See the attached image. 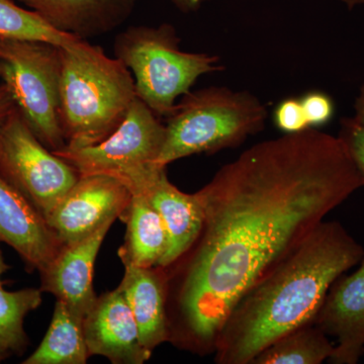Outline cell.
<instances>
[{"mask_svg": "<svg viewBox=\"0 0 364 364\" xmlns=\"http://www.w3.org/2000/svg\"><path fill=\"white\" fill-rule=\"evenodd\" d=\"M363 186L341 139L315 128L256 144L224 165L198 191L203 225L176 293L177 338L214 351L239 299Z\"/></svg>", "mask_w": 364, "mask_h": 364, "instance_id": "1", "label": "cell"}, {"mask_svg": "<svg viewBox=\"0 0 364 364\" xmlns=\"http://www.w3.org/2000/svg\"><path fill=\"white\" fill-rule=\"evenodd\" d=\"M363 254L341 223H321L232 309L215 339V363L251 364L273 342L313 323L330 287Z\"/></svg>", "mask_w": 364, "mask_h": 364, "instance_id": "2", "label": "cell"}, {"mask_svg": "<svg viewBox=\"0 0 364 364\" xmlns=\"http://www.w3.org/2000/svg\"><path fill=\"white\" fill-rule=\"evenodd\" d=\"M60 119L69 148L104 141L117 130L136 97L135 81L121 60L77 39L60 46Z\"/></svg>", "mask_w": 364, "mask_h": 364, "instance_id": "3", "label": "cell"}, {"mask_svg": "<svg viewBox=\"0 0 364 364\" xmlns=\"http://www.w3.org/2000/svg\"><path fill=\"white\" fill-rule=\"evenodd\" d=\"M265 105L248 91L208 87L189 92L167 117L156 160L166 167L181 158L237 147L264 129Z\"/></svg>", "mask_w": 364, "mask_h": 364, "instance_id": "4", "label": "cell"}, {"mask_svg": "<svg viewBox=\"0 0 364 364\" xmlns=\"http://www.w3.org/2000/svg\"><path fill=\"white\" fill-rule=\"evenodd\" d=\"M173 26L127 28L114 41V55L133 74L136 97L158 117H168L177 97L191 91L200 76L221 71L220 58L181 49Z\"/></svg>", "mask_w": 364, "mask_h": 364, "instance_id": "5", "label": "cell"}, {"mask_svg": "<svg viewBox=\"0 0 364 364\" xmlns=\"http://www.w3.org/2000/svg\"><path fill=\"white\" fill-rule=\"evenodd\" d=\"M0 80L41 142L51 151L65 147L60 119V46L0 37Z\"/></svg>", "mask_w": 364, "mask_h": 364, "instance_id": "6", "label": "cell"}, {"mask_svg": "<svg viewBox=\"0 0 364 364\" xmlns=\"http://www.w3.org/2000/svg\"><path fill=\"white\" fill-rule=\"evenodd\" d=\"M0 176L45 220L80 176L41 142L16 107L0 121Z\"/></svg>", "mask_w": 364, "mask_h": 364, "instance_id": "7", "label": "cell"}, {"mask_svg": "<svg viewBox=\"0 0 364 364\" xmlns=\"http://www.w3.org/2000/svg\"><path fill=\"white\" fill-rule=\"evenodd\" d=\"M140 98L136 97L116 131L102 142L83 148L52 151L79 176H109L121 181L156 164L165 136V124Z\"/></svg>", "mask_w": 364, "mask_h": 364, "instance_id": "8", "label": "cell"}, {"mask_svg": "<svg viewBox=\"0 0 364 364\" xmlns=\"http://www.w3.org/2000/svg\"><path fill=\"white\" fill-rule=\"evenodd\" d=\"M132 195L128 188L109 176H81L53 208L46 222L63 246L95 233L105 223L123 220Z\"/></svg>", "mask_w": 364, "mask_h": 364, "instance_id": "9", "label": "cell"}, {"mask_svg": "<svg viewBox=\"0 0 364 364\" xmlns=\"http://www.w3.org/2000/svg\"><path fill=\"white\" fill-rule=\"evenodd\" d=\"M165 168L151 165L119 181L131 193L143 196L161 218L168 240L161 268L174 264L188 252L203 225V208L198 193H182L168 181Z\"/></svg>", "mask_w": 364, "mask_h": 364, "instance_id": "10", "label": "cell"}, {"mask_svg": "<svg viewBox=\"0 0 364 364\" xmlns=\"http://www.w3.org/2000/svg\"><path fill=\"white\" fill-rule=\"evenodd\" d=\"M314 324L336 340L330 363H358L364 353V254L355 272L330 287Z\"/></svg>", "mask_w": 364, "mask_h": 364, "instance_id": "11", "label": "cell"}, {"mask_svg": "<svg viewBox=\"0 0 364 364\" xmlns=\"http://www.w3.org/2000/svg\"><path fill=\"white\" fill-rule=\"evenodd\" d=\"M83 330L90 356L126 364H141L151 358L141 344L138 325L119 289L97 299L83 320Z\"/></svg>", "mask_w": 364, "mask_h": 364, "instance_id": "12", "label": "cell"}, {"mask_svg": "<svg viewBox=\"0 0 364 364\" xmlns=\"http://www.w3.org/2000/svg\"><path fill=\"white\" fill-rule=\"evenodd\" d=\"M0 242L14 248L28 270L40 272L63 247L40 213L1 176Z\"/></svg>", "mask_w": 364, "mask_h": 364, "instance_id": "13", "label": "cell"}, {"mask_svg": "<svg viewBox=\"0 0 364 364\" xmlns=\"http://www.w3.org/2000/svg\"><path fill=\"white\" fill-rule=\"evenodd\" d=\"M105 223L90 236L72 245L63 246L41 273L42 291H48L85 318L97 296L92 287L95 259L112 223Z\"/></svg>", "mask_w": 364, "mask_h": 364, "instance_id": "14", "label": "cell"}, {"mask_svg": "<svg viewBox=\"0 0 364 364\" xmlns=\"http://www.w3.org/2000/svg\"><path fill=\"white\" fill-rule=\"evenodd\" d=\"M59 32L79 39L112 32L130 18L138 0H20Z\"/></svg>", "mask_w": 364, "mask_h": 364, "instance_id": "15", "label": "cell"}, {"mask_svg": "<svg viewBox=\"0 0 364 364\" xmlns=\"http://www.w3.org/2000/svg\"><path fill=\"white\" fill-rule=\"evenodd\" d=\"M124 279L117 289L130 306L141 344L146 351L152 352L160 344L170 340L167 317V279L154 267L124 265Z\"/></svg>", "mask_w": 364, "mask_h": 364, "instance_id": "16", "label": "cell"}, {"mask_svg": "<svg viewBox=\"0 0 364 364\" xmlns=\"http://www.w3.org/2000/svg\"><path fill=\"white\" fill-rule=\"evenodd\" d=\"M127 223L126 243L119 249L124 265L151 268L159 267L167 250V233L160 215L139 193H131Z\"/></svg>", "mask_w": 364, "mask_h": 364, "instance_id": "17", "label": "cell"}, {"mask_svg": "<svg viewBox=\"0 0 364 364\" xmlns=\"http://www.w3.org/2000/svg\"><path fill=\"white\" fill-rule=\"evenodd\" d=\"M83 320L57 299L52 322L42 343L23 364H85L90 358Z\"/></svg>", "mask_w": 364, "mask_h": 364, "instance_id": "18", "label": "cell"}, {"mask_svg": "<svg viewBox=\"0 0 364 364\" xmlns=\"http://www.w3.org/2000/svg\"><path fill=\"white\" fill-rule=\"evenodd\" d=\"M333 351L334 344L313 322L273 342L251 364H320L329 360Z\"/></svg>", "mask_w": 364, "mask_h": 364, "instance_id": "19", "label": "cell"}, {"mask_svg": "<svg viewBox=\"0 0 364 364\" xmlns=\"http://www.w3.org/2000/svg\"><path fill=\"white\" fill-rule=\"evenodd\" d=\"M42 304V289H25L7 291L0 287V341L9 350L21 353L28 345V337L23 328L28 313Z\"/></svg>", "mask_w": 364, "mask_h": 364, "instance_id": "20", "label": "cell"}, {"mask_svg": "<svg viewBox=\"0 0 364 364\" xmlns=\"http://www.w3.org/2000/svg\"><path fill=\"white\" fill-rule=\"evenodd\" d=\"M0 37L44 41L58 46L79 39L59 32L39 14L18 6L14 0H0Z\"/></svg>", "mask_w": 364, "mask_h": 364, "instance_id": "21", "label": "cell"}, {"mask_svg": "<svg viewBox=\"0 0 364 364\" xmlns=\"http://www.w3.org/2000/svg\"><path fill=\"white\" fill-rule=\"evenodd\" d=\"M299 100L310 128L317 129L318 127L324 126L334 117V100L323 91H310Z\"/></svg>", "mask_w": 364, "mask_h": 364, "instance_id": "22", "label": "cell"}, {"mask_svg": "<svg viewBox=\"0 0 364 364\" xmlns=\"http://www.w3.org/2000/svg\"><path fill=\"white\" fill-rule=\"evenodd\" d=\"M273 121L284 134L299 133L310 129L299 98L289 97L282 100L273 112Z\"/></svg>", "mask_w": 364, "mask_h": 364, "instance_id": "23", "label": "cell"}, {"mask_svg": "<svg viewBox=\"0 0 364 364\" xmlns=\"http://www.w3.org/2000/svg\"><path fill=\"white\" fill-rule=\"evenodd\" d=\"M338 136L364 179V126L352 117L340 122Z\"/></svg>", "mask_w": 364, "mask_h": 364, "instance_id": "24", "label": "cell"}, {"mask_svg": "<svg viewBox=\"0 0 364 364\" xmlns=\"http://www.w3.org/2000/svg\"><path fill=\"white\" fill-rule=\"evenodd\" d=\"M16 105L9 91L4 85H0V121L9 116L16 109Z\"/></svg>", "mask_w": 364, "mask_h": 364, "instance_id": "25", "label": "cell"}, {"mask_svg": "<svg viewBox=\"0 0 364 364\" xmlns=\"http://www.w3.org/2000/svg\"><path fill=\"white\" fill-rule=\"evenodd\" d=\"M170 1L182 13L188 14L198 11L208 0H170Z\"/></svg>", "mask_w": 364, "mask_h": 364, "instance_id": "26", "label": "cell"}, {"mask_svg": "<svg viewBox=\"0 0 364 364\" xmlns=\"http://www.w3.org/2000/svg\"><path fill=\"white\" fill-rule=\"evenodd\" d=\"M354 112L355 114L353 119L364 126V85L361 86L358 97H356Z\"/></svg>", "mask_w": 364, "mask_h": 364, "instance_id": "27", "label": "cell"}, {"mask_svg": "<svg viewBox=\"0 0 364 364\" xmlns=\"http://www.w3.org/2000/svg\"><path fill=\"white\" fill-rule=\"evenodd\" d=\"M337 1L342 2L349 9H353L356 6H364V0H337Z\"/></svg>", "mask_w": 364, "mask_h": 364, "instance_id": "28", "label": "cell"}, {"mask_svg": "<svg viewBox=\"0 0 364 364\" xmlns=\"http://www.w3.org/2000/svg\"><path fill=\"white\" fill-rule=\"evenodd\" d=\"M13 353L11 350H9V347L6 346V344L2 343L1 341H0V361L4 360V359H6L9 358L11 354Z\"/></svg>", "mask_w": 364, "mask_h": 364, "instance_id": "29", "label": "cell"}, {"mask_svg": "<svg viewBox=\"0 0 364 364\" xmlns=\"http://www.w3.org/2000/svg\"><path fill=\"white\" fill-rule=\"evenodd\" d=\"M7 267L6 263H4V258H2L1 250H0V287H2L1 284V275L2 273H4L7 270Z\"/></svg>", "mask_w": 364, "mask_h": 364, "instance_id": "30", "label": "cell"}]
</instances>
